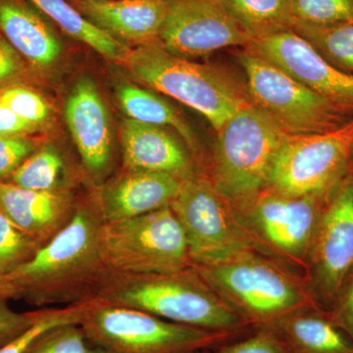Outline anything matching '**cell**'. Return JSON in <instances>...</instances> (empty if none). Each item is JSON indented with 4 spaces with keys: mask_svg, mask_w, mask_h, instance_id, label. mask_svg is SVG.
Masks as SVG:
<instances>
[{
    "mask_svg": "<svg viewBox=\"0 0 353 353\" xmlns=\"http://www.w3.org/2000/svg\"><path fill=\"white\" fill-rule=\"evenodd\" d=\"M350 170L353 171V148L352 150V154H350Z\"/></svg>",
    "mask_w": 353,
    "mask_h": 353,
    "instance_id": "cell-39",
    "label": "cell"
},
{
    "mask_svg": "<svg viewBox=\"0 0 353 353\" xmlns=\"http://www.w3.org/2000/svg\"><path fill=\"white\" fill-rule=\"evenodd\" d=\"M10 299H20L19 292L10 279L0 273V301Z\"/></svg>",
    "mask_w": 353,
    "mask_h": 353,
    "instance_id": "cell-38",
    "label": "cell"
},
{
    "mask_svg": "<svg viewBox=\"0 0 353 353\" xmlns=\"http://www.w3.org/2000/svg\"><path fill=\"white\" fill-rule=\"evenodd\" d=\"M122 65L139 83L201 113L216 132L252 103L246 87L227 71L176 57L159 41L131 48Z\"/></svg>",
    "mask_w": 353,
    "mask_h": 353,
    "instance_id": "cell-4",
    "label": "cell"
},
{
    "mask_svg": "<svg viewBox=\"0 0 353 353\" xmlns=\"http://www.w3.org/2000/svg\"><path fill=\"white\" fill-rule=\"evenodd\" d=\"M194 266L252 328L269 326L297 309L316 305L303 276L259 250Z\"/></svg>",
    "mask_w": 353,
    "mask_h": 353,
    "instance_id": "cell-3",
    "label": "cell"
},
{
    "mask_svg": "<svg viewBox=\"0 0 353 353\" xmlns=\"http://www.w3.org/2000/svg\"><path fill=\"white\" fill-rule=\"evenodd\" d=\"M88 303L90 301L70 304L64 307H48V312L34 326L17 340L8 343L6 347H0V353H26L36 339L48 330L67 323L80 324Z\"/></svg>",
    "mask_w": 353,
    "mask_h": 353,
    "instance_id": "cell-30",
    "label": "cell"
},
{
    "mask_svg": "<svg viewBox=\"0 0 353 353\" xmlns=\"http://www.w3.org/2000/svg\"><path fill=\"white\" fill-rule=\"evenodd\" d=\"M65 113L83 169L97 182L101 180L112 166L113 139L108 108L92 80L76 83Z\"/></svg>",
    "mask_w": 353,
    "mask_h": 353,
    "instance_id": "cell-15",
    "label": "cell"
},
{
    "mask_svg": "<svg viewBox=\"0 0 353 353\" xmlns=\"http://www.w3.org/2000/svg\"><path fill=\"white\" fill-rule=\"evenodd\" d=\"M246 48L316 94L353 110V74L336 68L294 30L255 39Z\"/></svg>",
    "mask_w": 353,
    "mask_h": 353,
    "instance_id": "cell-14",
    "label": "cell"
},
{
    "mask_svg": "<svg viewBox=\"0 0 353 353\" xmlns=\"http://www.w3.org/2000/svg\"><path fill=\"white\" fill-rule=\"evenodd\" d=\"M353 277V171L330 192L316 226L303 278L313 301L329 311Z\"/></svg>",
    "mask_w": 353,
    "mask_h": 353,
    "instance_id": "cell-12",
    "label": "cell"
},
{
    "mask_svg": "<svg viewBox=\"0 0 353 353\" xmlns=\"http://www.w3.org/2000/svg\"><path fill=\"white\" fill-rule=\"evenodd\" d=\"M267 327L285 353H353L352 339L328 311L316 305L297 309Z\"/></svg>",
    "mask_w": 353,
    "mask_h": 353,
    "instance_id": "cell-21",
    "label": "cell"
},
{
    "mask_svg": "<svg viewBox=\"0 0 353 353\" xmlns=\"http://www.w3.org/2000/svg\"><path fill=\"white\" fill-rule=\"evenodd\" d=\"M94 299L209 331L245 334L252 329L202 278L194 265L169 273L125 274L108 270Z\"/></svg>",
    "mask_w": 353,
    "mask_h": 353,
    "instance_id": "cell-2",
    "label": "cell"
},
{
    "mask_svg": "<svg viewBox=\"0 0 353 353\" xmlns=\"http://www.w3.org/2000/svg\"><path fill=\"white\" fill-rule=\"evenodd\" d=\"M26 353H109L90 343L78 323L58 325L41 334Z\"/></svg>",
    "mask_w": 353,
    "mask_h": 353,
    "instance_id": "cell-28",
    "label": "cell"
},
{
    "mask_svg": "<svg viewBox=\"0 0 353 353\" xmlns=\"http://www.w3.org/2000/svg\"><path fill=\"white\" fill-rule=\"evenodd\" d=\"M103 225L97 194L78 201L68 224L31 261L7 276L20 299L43 307L94 299L108 271L101 255Z\"/></svg>",
    "mask_w": 353,
    "mask_h": 353,
    "instance_id": "cell-1",
    "label": "cell"
},
{
    "mask_svg": "<svg viewBox=\"0 0 353 353\" xmlns=\"http://www.w3.org/2000/svg\"><path fill=\"white\" fill-rule=\"evenodd\" d=\"M326 196H287L265 190L238 211L259 252L303 276Z\"/></svg>",
    "mask_w": 353,
    "mask_h": 353,
    "instance_id": "cell-11",
    "label": "cell"
},
{
    "mask_svg": "<svg viewBox=\"0 0 353 353\" xmlns=\"http://www.w3.org/2000/svg\"><path fill=\"white\" fill-rule=\"evenodd\" d=\"M183 181L170 174L124 169L97 194L104 222L130 219L170 206Z\"/></svg>",
    "mask_w": 353,
    "mask_h": 353,
    "instance_id": "cell-16",
    "label": "cell"
},
{
    "mask_svg": "<svg viewBox=\"0 0 353 353\" xmlns=\"http://www.w3.org/2000/svg\"><path fill=\"white\" fill-rule=\"evenodd\" d=\"M289 134L253 103L217 132L210 173L206 174L236 211L266 190L272 167Z\"/></svg>",
    "mask_w": 353,
    "mask_h": 353,
    "instance_id": "cell-5",
    "label": "cell"
},
{
    "mask_svg": "<svg viewBox=\"0 0 353 353\" xmlns=\"http://www.w3.org/2000/svg\"><path fill=\"white\" fill-rule=\"evenodd\" d=\"M121 145L125 170L159 172L183 180L199 174L188 150L163 127L125 120Z\"/></svg>",
    "mask_w": 353,
    "mask_h": 353,
    "instance_id": "cell-18",
    "label": "cell"
},
{
    "mask_svg": "<svg viewBox=\"0 0 353 353\" xmlns=\"http://www.w3.org/2000/svg\"><path fill=\"white\" fill-rule=\"evenodd\" d=\"M250 101L292 136L334 131L353 118V110L329 101L275 64L245 50L239 57Z\"/></svg>",
    "mask_w": 353,
    "mask_h": 353,
    "instance_id": "cell-7",
    "label": "cell"
},
{
    "mask_svg": "<svg viewBox=\"0 0 353 353\" xmlns=\"http://www.w3.org/2000/svg\"><path fill=\"white\" fill-rule=\"evenodd\" d=\"M170 208L183 228L192 265L214 264L257 250L238 211L206 174L185 179Z\"/></svg>",
    "mask_w": 353,
    "mask_h": 353,
    "instance_id": "cell-9",
    "label": "cell"
},
{
    "mask_svg": "<svg viewBox=\"0 0 353 353\" xmlns=\"http://www.w3.org/2000/svg\"><path fill=\"white\" fill-rule=\"evenodd\" d=\"M202 353H203V352H202Z\"/></svg>",
    "mask_w": 353,
    "mask_h": 353,
    "instance_id": "cell-40",
    "label": "cell"
},
{
    "mask_svg": "<svg viewBox=\"0 0 353 353\" xmlns=\"http://www.w3.org/2000/svg\"><path fill=\"white\" fill-rule=\"evenodd\" d=\"M0 101L14 112L36 127L50 117V108L46 99L31 88L15 83L0 90Z\"/></svg>",
    "mask_w": 353,
    "mask_h": 353,
    "instance_id": "cell-31",
    "label": "cell"
},
{
    "mask_svg": "<svg viewBox=\"0 0 353 353\" xmlns=\"http://www.w3.org/2000/svg\"><path fill=\"white\" fill-rule=\"evenodd\" d=\"M80 325L90 343L109 353H202L243 336L176 324L94 299Z\"/></svg>",
    "mask_w": 353,
    "mask_h": 353,
    "instance_id": "cell-6",
    "label": "cell"
},
{
    "mask_svg": "<svg viewBox=\"0 0 353 353\" xmlns=\"http://www.w3.org/2000/svg\"><path fill=\"white\" fill-rule=\"evenodd\" d=\"M328 312L334 323L353 340V277L341 290Z\"/></svg>",
    "mask_w": 353,
    "mask_h": 353,
    "instance_id": "cell-36",
    "label": "cell"
},
{
    "mask_svg": "<svg viewBox=\"0 0 353 353\" xmlns=\"http://www.w3.org/2000/svg\"><path fill=\"white\" fill-rule=\"evenodd\" d=\"M290 3L294 24L353 22V0H290Z\"/></svg>",
    "mask_w": 353,
    "mask_h": 353,
    "instance_id": "cell-29",
    "label": "cell"
},
{
    "mask_svg": "<svg viewBox=\"0 0 353 353\" xmlns=\"http://www.w3.org/2000/svg\"><path fill=\"white\" fill-rule=\"evenodd\" d=\"M118 99L121 108L130 119L155 126L170 127L180 134L190 150L197 152L196 137L192 128L178 111L159 95L126 83L118 90Z\"/></svg>",
    "mask_w": 353,
    "mask_h": 353,
    "instance_id": "cell-23",
    "label": "cell"
},
{
    "mask_svg": "<svg viewBox=\"0 0 353 353\" xmlns=\"http://www.w3.org/2000/svg\"><path fill=\"white\" fill-rule=\"evenodd\" d=\"M352 148L353 118L334 131L289 134L266 190L287 196H326L350 171Z\"/></svg>",
    "mask_w": 353,
    "mask_h": 353,
    "instance_id": "cell-10",
    "label": "cell"
},
{
    "mask_svg": "<svg viewBox=\"0 0 353 353\" xmlns=\"http://www.w3.org/2000/svg\"><path fill=\"white\" fill-rule=\"evenodd\" d=\"M213 353H285L269 327H255L248 333L213 348Z\"/></svg>",
    "mask_w": 353,
    "mask_h": 353,
    "instance_id": "cell-32",
    "label": "cell"
},
{
    "mask_svg": "<svg viewBox=\"0 0 353 353\" xmlns=\"http://www.w3.org/2000/svg\"><path fill=\"white\" fill-rule=\"evenodd\" d=\"M46 17L28 0H0V34L23 59L39 68L55 63L62 51Z\"/></svg>",
    "mask_w": 353,
    "mask_h": 353,
    "instance_id": "cell-20",
    "label": "cell"
},
{
    "mask_svg": "<svg viewBox=\"0 0 353 353\" xmlns=\"http://www.w3.org/2000/svg\"><path fill=\"white\" fill-rule=\"evenodd\" d=\"M292 30L336 68L353 74V22L329 25L294 23Z\"/></svg>",
    "mask_w": 353,
    "mask_h": 353,
    "instance_id": "cell-25",
    "label": "cell"
},
{
    "mask_svg": "<svg viewBox=\"0 0 353 353\" xmlns=\"http://www.w3.org/2000/svg\"><path fill=\"white\" fill-rule=\"evenodd\" d=\"M38 129L0 101V136L30 137Z\"/></svg>",
    "mask_w": 353,
    "mask_h": 353,
    "instance_id": "cell-37",
    "label": "cell"
},
{
    "mask_svg": "<svg viewBox=\"0 0 353 353\" xmlns=\"http://www.w3.org/2000/svg\"><path fill=\"white\" fill-rule=\"evenodd\" d=\"M68 1L85 19L114 38L141 46L159 41L171 0Z\"/></svg>",
    "mask_w": 353,
    "mask_h": 353,
    "instance_id": "cell-17",
    "label": "cell"
},
{
    "mask_svg": "<svg viewBox=\"0 0 353 353\" xmlns=\"http://www.w3.org/2000/svg\"><path fill=\"white\" fill-rule=\"evenodd\" d=\"M252 41L220 0H171L159 36L165 50L187 59Z\"/></svg>",
    "mask_w": 353,
    "mask_h": 353,
    "instance_id": "cell-13",
    "label": "cell"
},
{
    "mask_svg": "<svg viewBox=\"0 0 353 353\" xmlns=\"http://www.w3.org/2000/svg\"><path fill=\"white\" fill-rule=\"evenodd\" d=\"M25 60L0 34V90L17 83L26 71Z\"/></svg>",
    "mask_w": 353,
    "mask_h": 353,
    "instance_id": "cell-35",
    "label": "cell"
},
{
    "mask_svg": "<svg viewBox=\"0 0 353 353\" xmlns=\"http://www.w3.org/2000/svg\"><path fill=\"white\" fill-rule=\"evenodd\" d=\"M9 182L39 192H66V165L50 145L37 148L11 176Z\"/></svg>",
    "mask_w": 353,
    "mask_h": 353,
    "instance_id": "cell-26",
    "label": "cell"
},
{
    "mask_svg": "<svg viewBox=\"0 0 353 353\" xmlns=\"http://www.w3.org/2000/svg\"><path fill=\"white\" fill-rule=\"evenodd\" d=\"M41 246L0 210V273L10 275L31 261Z\"/></svg>",
    "mask_w": 353,
    "mask_h": 353,
    "instance_id": "cell-27",
    "label": "cell"
},
{
    "mask_svg": "<svg viewBox=\"0 0 353 353\" xmlns=\"http://www.w3.org/2000/svg\"><path fill=\"white\" fill-rule=\"evenodd\" d=\"M39 148L31 137L0 136V181L9 182L11 176Z\"/></svg>",
    "mask_w": 353,
    "mask_h": 353,
    "instance_id": "cell-34",
    "label": "cell"
},
{
    "mask_svg": "<svg viewBox=\"0 0 353 353\" xmlns=\"http://www.w3.org/2000/svg\"><path fill=\"white\" fill-rule=\"evenodd\" d=\"M65 34L82 41L116 63L123 64L131 48L90 23L68 0H28Z\"/></svg>",
    "mask_w": 353,
    "mask_h": 353,
    "instance_id": "cell-22",
    "label": "cell"
},
{
    "mask_svg": "<svg viewBox=\"0 0 353 353\" xmlns=\"http://www.w3.org/2000/svg\"><path fill=\"white\" fill-rule=\"evenodd\" d=\"M77 204L68 192H39L0 181V210L43 245L68 224Z\"/></svg>",
    "mask_w": 353,
    "mask_h": 353,
    "instance_id": "cell-19",
    "label": "cell"
},
{
    "mask_svg": "<svg viewBox=\"0 0 353 353\" xmlns=\"http://www.w3.org/2000/svg\"><path fill=\"white\" fill-rule=\"evenodd\" d=\"M41 307L27 312H17L8 305V301H0V347L17 340L29 331L48 312Z\"/></svg>",
    "mask_w": 353,
    "mask_h": 353,
    "instance_id": "cell-33",
    "label": "cell"
},
{
    "mask_svg": "<svg viewBox=\"0 0 353 353\" xmlns=\"http://www.w3.org/2000/svg\"><path fill=\"white\" fill-rule=\"evenodd\" d=\"M253 41L292 29L290 0H220Z\"/></svg>",
    "mask_w": 353,
    "mask_h": 353,
    "instance_id": "cell-24",
    "label": "cell"
},
{
    "mask_svg": "<svg viewBox=\"0 0 353 353\" xmlns=\"http://www.w3.org/2000/svg\"><path fill=\"white\" fill-rule=\"evenodd\" d=\"M101 255L106 268L117 273H169L192 266L187 239L170 206L104 222Z\"/></svg>",
    "mask_w": 353,
    "mask_h": 353,
    "instance_id": "cell-8",
    "label": "cell"
}]
</instances>
